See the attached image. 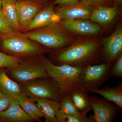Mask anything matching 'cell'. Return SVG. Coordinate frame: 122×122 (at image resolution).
Returning a JSON list of instances; mask_svg holds the SVG:
<instances>
[{
  "label": "cell",
  "instance_id": "cell-1",
  "mask_svg": "<svg viewBox=\"0 0 122 122\" xmlns=\"http://www.w3.org/2000/svg\"><path fill=\"white\" fill-rule=\"evenodd\" d=\"M102 44L94 39L76 40L65 48L53 51L50 61L56 66L85 67L100 62Z\"/></svg>",
  "mask_w": 122,
  "mask_h": 122
},
{
  "label": "cell",
  "instance_id": "cell-2",
  "mask_svg": "<svg viewBox=\"0 0 122 122\" xmlns=\"http://www.w3.org/2000/svg\"><path fill=\"white\" fill-rule=\"evenodd\" d=\"M0 51L9 56L22 59L51 52L33 41L25 33L15 31L0 34Z\"/></svg>",
  "mask_w": 122,
  "mask_h": 122
},
{
  "label": "cell",
  "instance_id": "cell-3",
  "mask_svg": "<svg viewBox=\"0 0 122 122\" xmlns=\"http://www.w3.org/2000/svg\"><path fill=\"white\" fill-rule=\"evenodd\" d=\"M69 32L59 22L24 33L33 41L52 51L65 48L75 41Z\"/></svg>",
  "mask_w": 122,
  "mask_h": 122
},
{
  "label": "cell",
  "instance_id": "cell-4",
  "mask_svg": "<svg viewBox=\"0 0 122 122\" xmlns=\"http://www.w3.org/2000/svg\"><path fill=\"white\" fill-rule=\"evenodd\" d=\"M44 54L22 59L14 67L5 68L7 74L18 84L49 76Z\"/></svg>",
  "mask_w": 122,
  "mask_h": 122
},
{
  "label": "cell",
  "instance_id": "cell-5",
  "mask_svg": "<svg viewBox=\"0 0 122 122\" xmlns=\"http://www.w3.org/2000/svg\"><path fill=\"white\" fill-rule=\"evenodd\" d=\"M45 66L49 76L56 81L62 96L79 88L81 75L84 67L68 65L56 66L48 58H46Z\"/></svg>",
  "mask_w": 122,
  "mask_h": 122
},
{
  "label": "cell",
  "instance_id": "cell-6",
  "mask_svg": "<svg viewBox=\"0 0 122 122\" xmlns=\"http://www.w3.org/2000/svg\"><path fill=\"white\" fill-rule=\"evenodd\" d=\"M19 84L29 97L46 98L59 102L62 97L56 81L50 76Z\"/></svg>",
  "mask_w": 122,
  "mask_h": 122
},
{
  "label": "cell",
  "instance_id": "cell-7",
  "mask_svg": "<svg viewBox=\"0 0 122 122\" xmlns=\"http://www.w3.org/2000/svg\"><path fill=\"white\" fill-rule=\"evenodd\" d=\"M111 66L104 62L84 67L80 77L79 89L87 93L98 89L111 77Z\"/></svg>",
  "mask_w": 122,
  "mask_h": 122
},
{
  "label": "cell",
  "instance_id": "cell-8",
  "mask_svg": "<svg viewBox=\"0 0 122 122\" xmlns=\"http://www.w3.org/2000/svg\"><path fill=\"white\" fill-rule=\"evenodd\" d=\"M90 102L93 110V115H90L88 122H112L122 109L117 105L105 98L92 95Z\"/></svg>",
  "mask_w": 122,
  "mask_h": 122
},
{
  "label": "cell",
  "instance_id": "cell-9",
  "mask_svg": "<svg viewBox=\"0 0 122 122\" xmlns=\"http://www.w3.org/2000/svg\"><path fill=\"white\" fill-rule=\"evenodd\" d=\"M93 5L86 0H81L74 5L68 7H57L54 10L61 21L76 19H89L93 11Z\"/></svg>",
  "mask_w": 122,
  "mask_h": 122
},
{
  "label": "cell",
  "instance_id": "cell-10",
  "mask_svg": "<svg viewBox=\"0 0 122 122\" xmlns=\"http://www.w3.org/2000/svg\"><path fill=\"white\" fill-rule=\"evenodd\" d=\"M103 52L105 62L112 64L122 52V28L116 26L111 35L105 38L103 43Z\"/></svg>",
  "mask_w": 122,
  "mask_h": 122
},
{
  "label": "cell",
  "instance_id": "cell-11",
  "mask_svg": "<svg viewBox=\"0 0 122 122\" xmlns=\"http://www.w3.org/2000/svg\"><path fill=\"white\" fill-rule=\"evenodd\" d=\"M60 23L70 32L76 35L89 36L97 35L101 32L100 26L89 19H76L61 21Z\"/></svg>",
  "mask_w": 122,
  "mask_h": 122
},
{
  "label": "cell",
  "instance_id": "cell-12",
  "mask_svg": "<svg viewBox=\"0 0 122 122\" xmlns=\"http://www.w3.org/2000/svg\"><path fill=\"white\" fill-rule=\"evenodd\" d=\"M19 25L22 33H25L35 15L43 7L28 0H16Z\"/></svg>",
  "mask_w": 122,
  "mask_h": 122
},
{
  "label": "cell",
  "instance_id": "cell-13",
  "mask_svg": "<svg viewBox=\"0 0 122 122\" xmlns=\"http://www.w3.org/2000/svg\"><path fill=\"white\" fill-rule=\"evenodd\" d=\"M0 92L18 101L28 97L22 92L19 84L8 76L5 68H0Z\"/></svg>",
  "mask_w": 122,
  "mask_h": 122
},
{
  "label": "cell",
  "instance_id": "cell-14",
  "mask_svg": "<svg viewBox=\"0 0 122 122\" xmlns=\"http://www.w3.org/2000/svg\"><path fill=\"white\" fill-rule=\"evenodd\" d=\"M61 20V18L55 12L53 5H48L43 7L36 14L25 32L51 24L59 23Z\"/></svg>",
  "mask_w": 122,
  "mask_h": 122
},
{
  "label": "cell",
  "instance_id": "cell-15",
  "mask_svg": "<svg viewBox=\"0 0 122 122\" xmlns=\"http://www.w3.org/2000/svg\"><path fill=\"white\" fill-rule=\"evenodd\" d=\"M2 122H30L34 121L20 106L18 100L14 99L8 108L0 113Z\"/></svg>",
  "mask_w": 122,
  "mask_h": 122
},
{
  "label": "cell",
  "instance_id": "cell-16",
  "mask_svg": "<svg viewBox=\"0 0 122 122\" xmlns=\"http://www.w3.org/2000/svg\"><path fill=\"white\" fill-rule=\"evenodd\" d=\"M44 115L45 122H57L56 114L59 110V102L46 98H32Z\"/></svg>",
  "mask_w": 122,
  "mask_h": 122
},
{
  "label": "cell",
  "instance_id": "cell-17",
  "mask_svg": "<svg viewBox=\"0 0 122 122\" xmlns=\"http://www.w3.org/2000/svg\"><path fill=\"white\" fill-rule=\"evenodd\" d=\"M16 1V0H2L1 11L14 31L22 33L18 21Z\"/></svg>",
  "mask_w": 122,
  "mask_h": 122
},
{
  "label": "cell",
  "instance_id": "cell-18",
  "mask_svg": "<svg viewBox=\"0 0 122 122\" xmlns=\"http://www.w3.org/2000/svg\"><path fill=\"white\" fill-rule=\"evenodd\" d=\"M118 12L117 9L116 7H99L94 9L89 20L92 22L106 25L113 21Z\"/></svg>",
  "mask_w": 122,
  "mask_h": 122
},
{
  "label": "cell",
  "instance_id": "cell-19",
  "mask_svg": "<svg viewBox=\"0 0 122 122\" xmlns=\"http://www.w3.org/2000/svg\"><path fill=\"white\" fill-rule=\"evenodd\" d=\"M79 112L82 115L86 114L92 109L90 97L87 92L79 88L75 89L68 93Z\"/></svg>",
  "mask_w": 122,
  "mask_h": 122
},
{
  "label": "cell",
  "instance_id": "cell-20",
  "mask_svg": "<svg viewBox=\"0 0 122 122\" xmlns=\"http://www.w3.org/2000/svg\"><path fill=\"white\" fill-rule=\"evenodd\" d=\"M90 92L100 95L105 99L113 103L122 109V82H120L117 86L114 87L106 86L102 89H97L91 90Z\"/></svg>",
  "mask_w": 122,
  "mask_h": 122
},
{
  "label": "cell",
  "instance_id": "cell-21",
  "mask_svg": "<svg viewBox=\"0 0 122 122\" xmlns=\"http://www.w3.org/2000/svg\"><path fill=\"white\" fill-rule=\"evenodd\" d=\"M19 104L28 115L34 121H40L44 117L41 110L32 98L28 97L18 100Z\"/></svg>",
  "mask_w": 122,
  "mask_h": 122
},
{
  "label": "cell",
  "instance_id": "cell-22",
  "mask_svg": "<svg viewBox=\"0 0 122 122\" xmlns=\"http://www.w3.org/2000/svg\"><path fill=\"white\" fill-rule=\"evenodd\" d=\"M59 111L61 113L66 115H81L75 106L68 93L63 95L59 102Z\"/></svg>",
  "mask_w": 122,
  "mask_h": 122
},
{
  "label": "cell",
  "instance_id": "cell-23",
  "mask_svg": "<svg viewBox=\"0 0 122 122\" xmlns=\"http://www.w3.org/2000/svg\"><path fill=\"white\" fill-rule=\"evenodd\" d=\"M57 122H88L86 115H70L61 113L59 111L56 114Z\"/></svg>",
  "mask_w": 122,
  "mask_h": 122
},
{
  "label": "cell",
  "instance_id": "cell-24",
  "mask_svg": "<svg viewBox=\"0 0 122 122\" xmlns=\"http://www.w3.org/2000/svg\"><path fill=\"white\" fill-rule=\"evenodd\" d=\"M22 60L5 54L0 51V68H13Z\"/></svg>",
  "mask_w": 122,
  "mask_h": 122
},
{
  "label": "cell",
  "instance_id": "cell-25",
  "mask_svg": "<svg viewBox=\"0 0 122 122\" xmlns=\"http://www.w3.org/2000/svg\"><path fill=\"white\" fill-rule=\"evenodd\" d=\"M110 77L122 78V53L111 64Z\"/></svg>",
  "mask_w": 122,
  "mask_h": 122
},
{
  "label": "cell",
  "instance_id": "cell-26",
  "mask_svg": "<svg viewBox=\"0 0 122 122\" xmlns=\"http://www.w3.org/2000/svg\"><path fill=\"white\" fill-rule=\"evenodd\" d=\"M14 31L5 20L1 10L0 11V34H7Z\"/></svg>",
  "mask_w": 122,
  "mask_h": 122
},
{
  "label": "cell",
  "instance_id": "cell-27",
  "mask_svg": "<svg viewBox=\"0 0 122 122\" xmlns=\"http://www.w3.org/2000/svg\"><path fill=\"white\" fill-rule=\"evenodd\" d=\"M14 99L11 96L6 95L0 96V113L8 107Z\"/></svg>",
  "mask_w": 122,
  "mask_h": 122
},
{
  "label": "cell",
  "instance_id": "cell-28",
  "mask_svg": "<svg viewBox=\"0 0 122 122\" xmlns=\"http://www.w3.org/2000/svg\"><path fill=\"white\" fill-rule=\"evenodd\" d=\"M79 0H55L54 5H57L58 7H68L74 5L78 3Z\"/></svg>",
  "mask_w": 122,
  "mask_h": 122
},
{
  "label": "cell",
  "instance_id": "cell-29",
  "mask_svg": "<svg viewBox=\"0 0 122 122\" xmlns=\"http://www.w3.org/2000/svg\"><path fill=\"white\" fill-rule=\"evenodd\" d=\"M28 0L44 7L48 5L47 3L49 0Z\"/></svg>",
  "mask_w": 122,
  "mask_h": 122
},
{
  "label": "cell",
  "instance_id": "cell-30",
  "mask_svg": "<svg viewBox=\"0 0 122 122\" xmlns=\"http://www.w3.org/2000/svg\"><path fill=\"white\" fill-rule=\"evenodd\" d=\"M86 0L88 1H89V2H91V3H92V2L97 3L102 2L103 1L105 0Z\"/></svg>",
  "mask_w": 122,
  "mask_h": 122
},
{
  "label": "cell",
  "instance_id": "cell-31",
  "mask_svg": "<svg viewBox=\"0 0 122 122\" xmlns=\"http://www.w3.org/2000/svg\"><path fill=\"white\" fill-rule=\"evenodd\" d=\"M122 0H114L115 4L116 5H118L120 4L122 2Z\"/></svg>",
  "mask_w": 122,
  "mask_h": 122
},
{
  "label": "cell",
  "instance_id": "cell-32",
  "mask_svg": "<svg viewBox=\"0 0 122 122\" xmlns=\"http://www.w3.org/2000/svg\"><path fill=\"white\" fill-rule=\"evenodd\" d=\"M2 7V0H0V11L1 10Z\"/></svg>",
  "mask_w": 122,
  "mask_h": 122
},
{
  "label": "cell",
  "instance_id": "cell-33",
  "mask_svg": "<svg viewBox=\"0 0 122 122\" xmlns=\"http://www.w3.org/2000/svg\"><path fill=\"white\" fill-rule=\"evenodd\" d=\"M4 94H2L1 92H0V96H1V95H2Z\"/></svg>",
  "mask_w": 122,
  "mask_h": 122
},
{
  "label": "cell",
  "instance_id": "cell-34",
  "mask_svg": "<svg viewBox=\"0 0 122 122\" xmlns=\"http://www.w3.org/2000/svg\"><path fill=\"white\" fill-rule=\"evenodd\" d=\"M0 122H2V120H1V119L0 118Z\"/></svg>",
  "mask_w": 122,
  "mask_h": 122
}]
</instances>
